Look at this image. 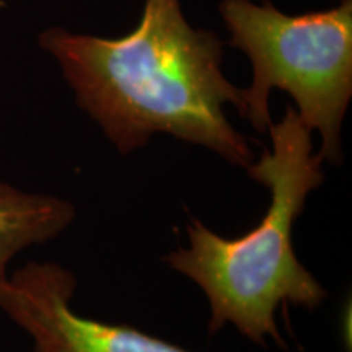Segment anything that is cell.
Here are the masks:
<instances>
[{"label":"cell","instance_id":"1","mask_svg":"<svg viewBox=\"0 0 352 352\" xmlns=\"http://www.w3.org/2000/svg\"><path fill=\"white\" fill-rule=\"evenodd\" d=\"M39 46L59 64L78 108L122 155L168 134L240 168L254 160L226 113L232 104L243 116L245 101L243 88L223 76V43L189 23L179 0H145L142 19L126 36L51 26Z\"/></svg>","mask_w":352,"mask_h":352},{"label":"cell","instance_id":"2","mask_svg":"<svg viewBox=\"0 0 352 352\" xmlns=\"http://www.w3.org/2000/svg\"><path fill=\"white\" fill-rule=\"evenodd\" d=\"M271 147L246 168L270 191L261 222L236 239L214 233L192 217L189 246L164 256L171 270L199 285L210 308L209 334L233 324L241 336L266 347L272 341L287 351L276 311L290 305L315 310L327 289L297 258L294 228L311 191L324 183L323 158L314 152V134L292 107L270 126Z\"/></svg>","mask_w":352,"mask_h":352},{"label":"cell","instance_id":"3","mask_svg":"<svg viewBox=\"0 0 352 352\" xmlns=\"http://www.w3.org/2000/svg\"><path fill=\"white\" fill-rule=\"evenodd\" d=\"M219 10L228 44L252 63L243 118L261 134L270 129V96L279 88L292 96L303 124L320 132L323 162L341 165L342 121L352 98V0L302 15L277 10L271 0H222Z\"/></svg>","mask_w":352,"mask_h":352},{"label":"cell","instance_id":"4","mask_svg":"<svg viewBox=\"0 0 352 352\" xmlns=\"http://www.w3.org/2000/svg\"><path fill=\"white\" fill-rule=\"evenodd\" d=\"M77 277L63 264L30 261L0 284V311L28 334L32 352H189L127 324L74 310Z\"/></svg>","mask_w":352,"mask_h":352},{"label":"cell","instance_id":"5","mask_svg":"<svg viewBox=\"0 0 352 352\" xmlns=\"http://www.w3.org/2000/svg\"><path fill=\"white\" fill-rule=\"evenodd\" d=\"M74 219L72 202L0 182V284L7 279L8 264L16 254L54 240Z\"/></svg>","mask_w":352,"mask_h":352}]
</instances>
